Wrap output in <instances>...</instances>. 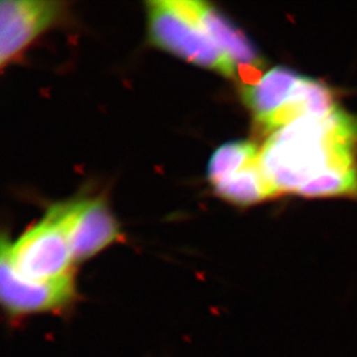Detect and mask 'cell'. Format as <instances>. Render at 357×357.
Instances as JSON below:
<instances>
[{"mask_svg":"<svg viewBox=\"0 0 357 357\" xmlns=\"http://www.w3.org/2000/svg\"><path fill=\"white\" fill-rule=\"evenodd\" d=\"M357 121L337 108L326 117L304 116L273 132L259 165L273 192L297 193L324 172L355 167Z\"/></svg>","mask_w":357,"mask_h":357,"instance_id":"cell-1","label":"cell"},{"mask_svg":"<svg viewBox=\"0 0 357 357\" xmlns=\"http://www.w3.org/2000/svg\"><path fill=\"white\" fill-rule=\"evenodd\" d=\"M1 253L24 279L54 282L75 277V259L63 215V204L54 205L38 225L17 242L3 237Z\"/></svg>","mask_w":357,"mask_h":357,"instance_id":"cell-2","label":"cell"},{"mask_svg":"<svg viewBox=\"0 0 357 357\" xmlns=\"http://www.w3.org/2000/svg\"><path fill=\"white\" fill-rule=\"evenodd\" d=\"M149 36L153 43L185 61L234 78L237 66L216 47L192 17L172 0L149 1Z\"/></svg>","mask_w":357,"mask_h":357,"instance_id":"cell-3","label":"cell"},{"mask_svg":"<svg viewBox=\"0 0 357 357\" xmlns=\"http://www.w3.org/2000/svg\"><path fill=\"white\" fill-rule=\"evenodd\" d=\"M0 259V298L10 319L58 314L75 304L78 297L75 277L54 282H36L19 275L3 253Z\"/></svg>","mask_w":357,"mask_h":357,"instance_id":"cell-4","label":"cell"},{"mask_svg":"<svg viewBox=\"0 0 357 357\" xmlns=\"http://www.w3.org/2000/svg\"><path fill=\"white\" fill-rule=\"evenodd\" d=\"M63 3L45 0H3L0 3V64L12 61L50 27L63 10Z\"/></svg>","mask_w":357,"mask_h":357,"instance_id":"cell-5","label":"cell"},{"mask_svg":"<svg viewBox=\"0 0 357 357\" xmlns=\"http://www.w3.org/2000/svg\"><path fill=\"white\" fill-rule=\"evenodd\" d=\"M63 215L75 263L89 259L119 241V225L102 199L63 204Z\"/></svg>","mask_w":357,"mask_h":357,"instance_id":"cell-6","label":"cell"},{"mask_svg":"<svg viewBox=\"0 0 357 357\" xmlns=\"http://www.w3.org/2000/svg\"><path fill=\"white\" fill-rule=\"evenodd\" d=\"M183 13L192 17L202 31L216 44V47L239 68V73L248 70H258L263 66V59L256 47L245 35L234 27L227 17L209 3L193 0H172Z\"/></svg>","mask_w":357,"mask_h":357,"instance_id":"cell-7","label":"cell"},{"mask_svg":"<svg viewBox=\"0 0 357 357\" xmlns=\"http://www.w3.org/2000/svg\"><path fill=\"white\" fill-rule=\"evenodd\" d=\"M302 78L290 68L277 66L256 84L243 86V101L260 125L289 100Z\"/></svg>","mask_w":357,"mask_h":357,"instance_id":"cell-8","label":"cell"},{"mask_svg":"<svg viewBox=\"0 0 357 357\" xmlns=\"http://www.w3.org/2000/svg\"><path fill=\"white\" fill-rule=\"evenodd\" d=\"M213 186L221 198L241 206L253 205L275 196L260 169L259 159Z\"/></svg>","mask_w":357,"mask_h":357,"instance_id":"cell-9","label":"cell"},{"mask_svg":"<svg viewBox=\"0 0 357 357\" xmlns=\"http://www.w3.org/2000/svg\"><path fill=\"white\" fill-rule=\"evenodd\" d=\"M260 149L250 142H228L213 154L208 165V178L213 185L235 175L259 159Z\"/></svg>","mask_w":357,"mask_h":357,"instance_id":"cell-10","label":"cell"},{"mask_svg":"<svg viewBox=\"0 0 357 357\" xmlns=\"http://www.w3.org/2000/svg\"><path fill=\"white\" fill-rule=\"evenodd\" d=\"M357 193V169H333L311 179L297 195L309 198L351 196Z\"/></svg>","mask_w":357,"mask_h":357,"instance_id":"cell-11","label":"cell"}]
</instances>
